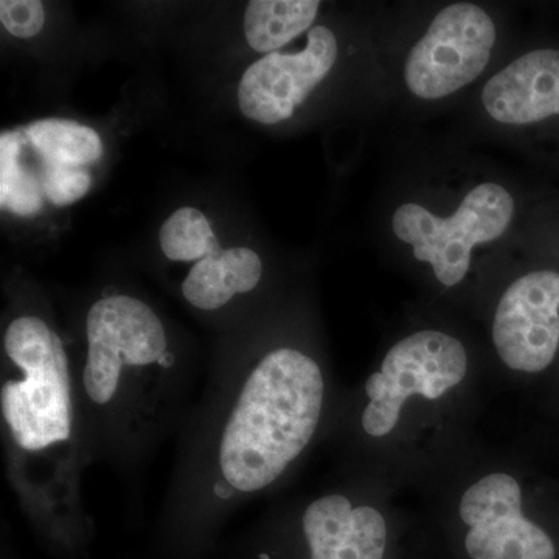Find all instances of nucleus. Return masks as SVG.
I'll use <instances>...</instances> for the list:
<instances>
[{
    "instance_id": "obj_11",
    "label": "nucleus",
    "mask_w": 559,
    "mask_h": 559,
    "mask_svg": "<svg viewBox=\"0 0 559 559\" xmlns=\"http://www.w3.org/2000/svg\"><path fill=\"white\" fill-rule=\"evenodd\" d=\"M304 530L311 559H382L388 527L371 507L353 509L347 498L325 496L305 511Z\"/></svg>"
},
{
    "instance_id": "obj_6",
    "label": "nucleus",
    "mask_w": 559,
    "mask_h": 559,
    "mask_svg": "<svg viewBox=\"0 0 559 559\" xmlns=\"http://www.w3.org/2000/svg\"><path fill=\"white\" fill-rule=\"evenodd\" d=\"M83 381L90 399L106 404L119 389L121 367L150 366L167 353V334L148 305L130 296L98 300L87 314Z\"/></svg>"
},
{
    "instance_id": "obj_7",
    "label": "nucleus",
    "mask_w": 559,
    "mask_h": 559,
    "mask_svg": "<svg viewBox=\"0 0 559 559\" xmlns=\"http://www.w3.org/2000/svg\"><path fill=\"white\" fill-rule=\"evenodd\" d=\"M492 341L510 369L539 373L559 348V274L533 271L511 283L500 297Z\"/></svg>"
},
{
    "instance_id": "obj_1",
    "label": "nucleus",
    "mask_w": 559,
    "mask_h": 559,
    "mask_svg": "<svg viewBox=\"0 0 559 559\" xmlns=\"http://www.w3.org/2000/svg\"><path fill=\"white\" fill-rule=\"evenodd\" d=\"M322 371L293 348L260 360L241 390L219 448L224 479L238 491L277 480L308 447L323 403Z\"/></svg>"
},
{
    "instance_id": "obj_10",
    "label": "nucleus",
    "mask_w": 559,
    "mask_h": 559,
    "mask_svg": "<svg viewBox=\"0 0 559 559\" xmlns=\"http://www.w3.org/2000/svg\"><path fill=\"white\" fill-rule=\"evenodd\" d=\"M481 105L502 124L538 123L559 116V50L528 51L487 81Z\"/></svg>"
},
{
    "instance_id": "obj_4",
    "label": "nucleus",
    "mask_w": 559,
    "mask_h": 559,
    "mask_svg": "<svg viewBox=\"0 0 559 559\" xmlns=\"http://www.w3.org/2000/svg\"><path fill=\"white\" fill-rule=\"evenodd\" d=\"M468 370L462 342L437 330H423L393 345L380 371L366 382L370 403L362 414L364 430L384 437L396 428L401 409L412 395L439 400Z\"/></svg>"
},
{
    "instance_id": "obj_13",
    "label": "nucleus",
    "mask_w": 559,
    "mask_h": 559,
    "mask_svg": "<svg viewBox=\"0 0 559 559\" xmlns=\"http://www.w3.org/2000/svg\"><path fill=\"white\" fill-rule=\"evenodd\" d=\"M319 9L318 0H252L246 7V39L259 53H275L301 33L311 31Z\"/></svg>"
},
{
    "instance_id": "obj_2",
    "label": "nucleus",
    "mask_w": 559,
    "mask_h": 559,
    "mask_svg": "<svg viewBox=\"0 0 559 559\" xmlns=\"http://www.w3.org/2000/svg\"><path fill=\"white\" fill-rule=\"evenodd\" d=\"M5 352L25 373L2 388V411L14 439L40 451L70 439L69 362L60 336L38 318L10 323Z\"/></svg>"
},
{
    "instance_id": "obj_14",
    "label": "nucleus",
    "mask_w": 559,
    "mask_h": 559,
    "mask_svg": "<svg viewBox=\"0 0 559 559\" xmlns=\"http://www.w3.org/2000/svg\"><path fill=\"white\" fill-rule=\"evenodd\" d=\"M28 145L46 164L86 168L103 156L100 135L72 120L35 121L25 130Z\"/></svg>"
},
{
    "instance_id": "obj_19",
    "label": "nucleus",
    "mask_w": 559,
    "mask_h": 559,
    "mask_svg": "<svg viewBox=\"0 0 559 559\" xmlns=\"http://www.w3.org/2000/svg\"><path fill=\"white\" fill-rule=\"evenodd\" d=\"M234 487L226 479L218 481L215 485L216 496L221 499H230L234 496Z\"/></svg>"
},
{
    "instance_id": "obj_15",
    "label": "nucleus",
    "mask_w": 559,
    "mask_h": 559,
    "mask_svg": "<svg viewBox=\"0 0 559 559\" xmlns=\"http://www.w3.org/2000/svg\"><path fill=\"white\" fill-rule=\"evenodd\" d=\"M25 131L2 132L0 138V205L17 216H33L43 210L40 173L24 160Z\"/></svg>"
},
{
    "instance_id": "obj_16",
    "label": "nucleus",
    "mask_w": 559,
    "mask_h": 559,
    "mask_svg": "<svg viewBox=\"0 0 559 559\" xmlns=\"http://www.w3.org/2000/svg\"><path fill=\"white\" fill-rule=\"evenodd\" d=\"M159 241L171 261H201L224 250L204 213L193 207L176 210L160 227Z\"/></svg>"
},
{
    "instance_id": "obj_5",
    "label": "nucleus",
    "mask_w": 559,
    "mask_h": 559,
    "mask_svg": "<svg viewBox=\"0 0 559 559\" xmlns=\"http://www.w3.org/2000/svg\"><path fill=\"white\" fill-rule=\"evenodd\" d=\"M496 44V25L476 3H451L430 22L404 62V83L421 100H440L481 75Z\"/></svg>"
},
{
    "instance_id": "obj_21",
    "label": "nucleus",
    "mask_w": 559,
    "mask_h": 559,
    "mask_svg": "<svg viewBox=\"0 0 559 559\" xmlns=\"http://www.w3.org/2000/svg\"><path fill=\"white\" fill-rule=\"evenodd\" d=\"M261 559H270V558H267V557H264V555H263V557H261Z\"/></svg>"
},
{
    "instance_id": "obj_20",
    "label": "nucleus",
    "mask_w": 559,
    "mask_h": 559,
    "mask_svg": "<svg viewBox=\"0 0 559 559\" xmlns=\"http://www.w3.org/2000/svg\"><path fill=\"white\" fill-rule=\"evenodd\" d=\"M173 360H175V358H173L171 353H165V355L162 356V359L157 364H160V366H164V367H170L173 364Z\"/></svg>"
},
{
    "instance_id": "obj_8",
    "label": "nucleus",
    "mask_w": 559,
    "mask_h": 559,
    "mask_svg": "<svg viewBox=\"0 0 559 559\" xmlns=\"http://www.w3.org/2000/svg\"><path fill=\"white\" fill-rule=\"evenodd\" d=\"M336 36L318 25L308 33V44L297 53H270L253 62L238 86V103L248 119L277 124L290 119L322 83L337 60Z\"/></svg>"
},
{
    "instance_id": "obj_17",
    "label": "nucleus",
    "mask_w": 559,
    "mask_h": 559,
    "mask_svg": "<svg viewBox=\"0 0 559 559\" xmlns=\"http://www.w3.org/2000/svg\"><path fill=\"white\" fill-rule=\"evenodd\" d=\"M40 182H43L44 197L51 204H73L86 197L92 186V176L86 168L66 167V165L46 164L43 162Z\"/></svg>"
},
{
    "instance_id": "obj_18",
    "label": "nucleus",
    "mask_w": 559,
    "mask_h": 559,
    "mask_svg": "<svg viewBox=\"0 0 559 559\" xmlns=\"http://www.w3.org/2000/svg\"><path fill=\"white\" fill-rule=\"evenodd\" d=\"M0 22L10 35L31 39L46 25V10L39 0H2Z\"/></svg>"
},
{
    "instance_id": "obj_3",
    "label": "nucleus",
    "mask_w": 559,
    "mask_h": 559,
    "mask_svg": "<svg viewBox=\"0 0 559 559\" xmlns=\"http://www.w3.org/2000/svg\"><path fill=\"white\" fill-rule=\"evenodd\" d=\"M516 212L513 194L498 182H484L465 194L451 216H439L425 205H400L392 216L393 235L409 245L415 259L428 263L447 288L468 274L477 246L499 240Z\"/></svg>"
},
{
    "instance_id": "obj_9",
    "label": "nucleus",
    "mask_w": 559,
    "mask_h": 559,
    "mask_svg": "<svg viewBox=\"0 0 559 559\" xmlns=\"http://www.w3.org/2000/svg\"><path fill=\"white\" fill-rule=\"evenodd\" d=\"M520 484L491 474L473 485L460 502L469 527L466 550L473 559H555L550 536L522 514Z\"/></svg>"
},
{
    "instance_id": "obj_12",
    "label": "nucleus",
    "mask_w": 559,
    "mask_h": 559,
    "mask_svg": "<svg viewBox=\"0 0 559 559\" xmlns=\"http://www.w3.org/2000/svg\"><path fill=\"white\" fill-rule=\"evenodd\" d=\"M263 264L259 253L234 248L198 261L182 283V294L200 310H218L237 294L249 293L259 285Z\"/></svg>"
}]
</instances>
